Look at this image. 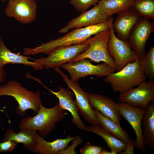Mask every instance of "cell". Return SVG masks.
<instances>
[{
  "label": "cell",
  "mask_w": 154,
  "mask_h": 154,
  "mask_svg": "<svg viewBox=\"0 0 154 154\" xmlns=\"http://www.w3.org/2000/svg\"><path fill=\"white\" fill-rule=\"evenodd\" d=\"M135 0H101L98 4L108 16L120 12L133 6Z\"/></svg>",
  "instance_id": "24"
},
{
  "label": "cell",
  "mask_w": 154,
  "mask_h": 154,
  "mask_svg": "<svg viewBox=\"0 0 154 154\" xmlns=\"http://www.w3.org/2000/svg\"><path fill=\"white\" fill-rule=\"evenodd\" d=\"M1 0L2 2H5L7 1L8 0Z\"/></svg>",
  "instance_id": "33"
},
{
  "label": "cell",
  "mask_w": 154,
  "mask_h": 154,
  "mask_svg": "<svg viewBox=\"0 0 154 154\" xmlns=\"http://www.w3.org/2000/svg\"><path fill=\"white\" fill-rule=\"evenodd\" d=\"M69 3L75 9L82 13L87 11L91 6L98 3V0H69Z\"/></svg>",
  "instance_id": "27"
},
{
  "label": "cell",
  "mask_w": 154,
  "mask_h": 154,
  "mask_svg": "<svg viewBox=\"0 0 154 154\" xmlns=\"http://www.w3.org/2000/svg\"><path fill=\"white\" fill-rule=\"evenodd\" d=\"M37 133L36 131L30 129H20L18 133H16L10 128L7 131L2 141L11 140L22 143L26 149L31 151L36 144Z\"/></svg>",
  "instance_id": "21"
},
{
  "label": "cell",
  "mask_w": 154,
  "mask_h": 154,
  "mask_svg": "<svg viewBox=\"0 0 154 154\" xmlns=\"http://www.w3.org/2000/svg\"><path fill=\"white\" fill-rule=\"evenodd\" d=\"M112 27L117 38L124 40H128L133 27L142 16L133 7L128 8L117 14Z\"/></svg>",
  "instance_id": "16"
},
{
  "label": "cell",
  "mask_w": 154,
  "mask_h": 154,
  "mask_svg": "<svg viewBox=\"0 0 154 154\" xmlns=\"http://www.w3.org/2000/svg\"><path fill=\"white\" fill-rule=\"evenodd\" d=\"M59 90L55 92L46 87L50 92L58 99L60 105L65 110L68 111L72 115L71 121L72 123L80 130L86 131V126L81 119L78 112L75 102L72 99L71 91L58 86Z\"/></svg>",
  "instance_id": "17"
},
{
  "label": "cell",
  "mask_w": 154,
  "mask_h": 154,
  "mask_svg": "<svg viewBox=\"0 0 154 154\" xmlns=\"http://www.w3.org/2000/svg\"><path fill=\"white\" fill-rule=\"evenodd\" d=\"M60 67L68 72L70 76V80L73 82H77L79 79L88 76H106L116 71L105 63L95 65L86 58L74 62H68Z\"/></svg>",
  "instance_id": "6"
},
{
  "label": "cell",
  "mask_w": 154,
  "mask_h": 154,
  "mask_svg": "<svg viewBox=\"0 0 154 154\" xmlns=\"http://www.w3.org/2000/svg\"><path fill=\"white\" fill-rule=\"evenodd\" d=\"M86 131L94 133L101 137L107 143V146L120 154L125 149L127 143L114 135L105 131L101 126H86Z\"/></svg>",
  "instance_id": "22"
},
{
  "label": "cell",
  "mask_w": 154,
  "mask_h": 154,
  "mask_svg": "<svg viewBox=\"0 0 154 154\" xmlns=\"http://www.w3.org/2000/svg\"><path fill=\"white\" fill-rule=\"evenodd\" d=\"M132 7L142 17L154 19V0H135Z\"/></svg>",
  "instance_id": "26"
},
{
  "label": "cell",
  "mask_w": 154,
  "mask_h": 154,
  "mask_svg": "<svg viewBox=\"0 0 154 154\" xmlns=\"http://www.w3.org/2000/svg\"><path fill=\"white\" fill-rule=\"evenodd\" d=\"M111 34L110 28L89 38L84 42L88 44L87 49L68 62H74L83 59H89L95 62H103L116 71L114 61L109 55L107 48Z\"/></svg>",
  "instance_id": "5"
},
{
  "label": "cell",
  "mask_w": 154,
  "mask_h": 154,
  "mask_svg": "<svg viewBox=\"0 0 154 154\" xmlns=\"http://www.w3.org/2000/svg\"><path fill=\"white\" fill-rule=\"evenodd\" d=\"M119 101L124 102L133 106L147 108L154 101V82L149 79L144 81L136 88H132L120 93Z\"/></svg>",
  "instance_id": "10"
},
{
  "label": "cell",
  "mask_w": 154,
  "mask_h": 154,
  "mask_svg": "<svg viewBox=\"0 0 154 154\" xmlns=\"http://www.w3.org/2000/svg\"><path fill=\"white\" fill-rule=\"evenodd\" d=\"M88 44L85 42L58 47L53 50L46 57L34 59L46 69L59 67L68 63L77 56L86 50Z\"/></svg>",
  "instance_id": "7"
},
{
  "label": "cell",
  "mask_w": 154,
  "mask_h": 154,
  "mask_svg": "<svg viewBox=\"0 0 154 154\" xmlns=\"http://www.w3.org/2000/svg\"><path fill=\"white\" fill-rule=\"evenodd\" d=\"M86 94L89 102L94 110L121 126V116L118 103L106 96L87 92Z\"/></svg>",
  "instance_id": "15"
},
{
  "label": "cell",
  "mask_w": 154,
  "mask_h": 154,
  "mask_svg": "<svg viewBox=\"0 0 154 154\" xmlns=\"http://www.w3.org/2000/svg\"><path fill=\"white\" fill-rule=\"evenodd\" d=\"M94 110L101 127L105 131L114 135L126 143L128 142L130 138L126 131L110 119L104 116L98 111Z\"/></svg>",
  "instance_id": "23"
},
{
  "label": "cell",
  "mask_w": 154,
  "mask_h": 154,
  "mask_svg": "<svg viewBox=\"0 0 154 154\" xmlns=\"http://www.w3.org/2000/svg\"><path fill=\"white\" fill-rule=\"evenodd\" d=\"M117 153L114 151L111 150L110 151H109L108 150H103L102 152V154H117Z\"/></svg>",
  "instance_id": "32"
},
{
  "label": "cell",
  "mask_w": 154,
  "mask_h": 154,
  "mask_svg": "<svg viewBox=\"0 0 154 154\" xmlns=\"http://www.w3.org/2000/svg\"><path fill=\"white\" fill-rule=\"evenodd\" d=\"M76 137L68 135L66 138L56 139L53 141L50 142L46 141L43 137L37 133L36 144L31 151L40 154H60L61 151L66 148L69 143Z\"/></svg>",
  "instance_id": "18"
},
{
  "label": "cell",
  "mask_w": 154,
  "mask_h": 154,
  "mask_svg": "<svg viewBox=\"0 0 154 154\" xmlns=\"http://www.w3.org/2000/svg\"><path fill=\"white\" fill-rule=\"evenodd\" d=\"M0 111H2V112H3V110H0Z\"/></svg>",
  "instance_id": "34"
},
{
  "label": "cell",
  "mask_w": 154,
  "mask_h": 154,
  "mask_svg": "<svg viewBox=\"0 0 154 154\" xmlns=\"http://www.w3.org/2000/svg\"><path fill=\"white\" fill-rule=\"evenodd\" d=\"M154 29V22H151L149 18L142 17L130 32L128 42L139 59L145 54L147 40Z\"/></svg>",
  "instance_id": "11"
},
{
  "label": "cell",
  "mask_w": 154,
  "mask_h": 154,
  "mask_svg": "<svg viewBox=\"0 0 154 154\" xmlns=\"http://www.w3.org/2000/svg\"><path fill=\"white\" fill-rule=\"evenodd\" d=\"M142 131L145 147L154 150V101L145 108L143 118Z\"/></svg>",
  "instance_id": "20"
},
{
  "label": "cell",
  "mask_w": 154,
  "mask_h": 154,
  "mask_svg": "<svg viewBox=\"0 0 154 154\" xmlns=\"http://www.w3.org/2000/svg\"><path fill=\"white\" fill-rule=\"evenodd\" d=\"M111 37L107 45L108 52L114 59L117 71L122 69L127 64L139 58L131 48L128 41L119 38L115 34L112 26L110 27Z\"/></svg>",
  "instance_id": "9"
},
{
  "label": "cell",
  "mask_w": 154,
  "mask_h": 154,
  "mask_svg": "<svg viewBox=\"0 0 154 154\" xmlns=\"http://www.w3.org/2000/svg\"><path fill=\"white\" fill-rule=\"evenodd\" d=\"M136 140L130 138L125 150L121 152V154H133L134 153V149L135 146Z\"/></svg>",
  "instance_id": "30"
},
{
  "label": "cell",
  "mask_w": 154,
  "mask_h": 154,
  "mask_svg": "<svg viewBox=\"0 0 154 154\" xmlns=\"http://www.w3.org/2000/svg\"><path fill=\"white\" fill-rule=\"evenodd\" d=\"M113 19L110 17L103 23L83 28H75L64 36L41 44L34 48L26 47L24 49L25 55H36L39 54H48L59 47L79 44L84 42L93 35L110 29Z\"/></svg>",
  "instance_id": "1"
},
{
  "label": "cell",
  "mask_w": 154,
  "mask_h": 154,
  "mask_svg": "<svg viewBox=\"0 0 154 154\" xmlns=\"http://www.w3.org/2000/svg\"><path fill=\"white\" fill-rule=\"evenodd\" d=\"M18 144L17 142L13 141H2L0 142V153L2 152L12 151Z\"/></svg>",
  "instance_id": "29"
},
{
  "label": "cell",
  "mask_w": 154,
  "mask_h": 154,
  "mask_svg": "<svg viewBox=\"0 0 154 154\" xmlns=\"http://www.w3.org/2000/svg\"><path fill=\"white\" fill-rule=\"evenodd\" d=\"M146 78L140 66V59L138 58L120 70L106 76L104 80L111 84L114 92L121 93L139 85L146 81Z\"/></svg>",
  "instance_id": "4"
},
{
  "label": "cell",
  "mask_w": 154,
  "mask_h": 154,
  "mask_svg": "<svg viewBox=\"0 0 154 154\" xmlns=\"http://www.w3.org/2000/svg\"><path fill=\"white\" fill-rule=\"evenodd\" d=\"M37 5L35 0H9L5 10L8 17L28 24L36 19Z\"/></svg>",
  "instance_id": "13"
},
{
  "label": "cell",
  "mask_w": 154,
  "mask_h": 154,
  "mask_svg": "<svg viewBox=\"0 0 154 154\" xmlns=\"http://www.w3.org/2000/svg\"><path fill=\"white\" fill-rule=\"evenodd\" d=\"M120 114L131 125L136 136V148L140 151L145 150L141 122L145 108L133 106L126 103H118Z\"/></svg>",
  "instance_id": "12"
},
{
  "label": "cell",
  "mask_w": 154,
  "mask_h": 154,
  "mask_svg": "<svg viewBox=\"0 0 154 154\" xmlns=\"http://www.w3.org/2000/svg\"><path fill=\"white\" fill-rule=\"evenodd\" d=\"M67 114L59 103L50 108L44 107L41 104L36 115L22 119L19 127L20 129H30L38 131L40 135L46 137L54 130L56 123L63 119Z\"/></svg>",
  "instance_id": "2"
},
{
  "label": "cell",
  "mask_w": 154,
  "mask_h": 154,
  "mask_svg": "<svg viewBox=\"0 0 154 154\" xmlns=\"http://www.w3.org/2000/svg\"><path fill=\"white\" fill-rule=\"evenodd\" d=\"M54 70L62 77L64 82L68 88L74 93L76 97L75 103L78 113L82 116L85 121L93 126H101V124L95 113L94 110L90 105L86 92L77 82H73L69 78L59 67Z\"/></svg>",
  "instance_id": "8"
},
{
  "label": "cell",
  "mask_w": 154,
  "mask_h": 154,
  "mask_svg": "<svg viewBox=\"0 0 154 154\" xmlns=\"http://www.w3.org/2000/svg\"><path fill=\"white\" fill-rule=\"evenodd\" d=\"M3 96H11L15 99L18 104L16 112L21 116L25 115L29 109L32 110L36 114L42 104L38 91L36 92L29 91L15 80H10L0 86V97Z\"/></svg>",
  "instance_id": "3"
},
{
  "label": "cell",
  "mask_w": 154,
  "mask_h": 154,
  "mask_svg": "<svg viewBox=\"0 0 154 154\" xmlns=\"http://www.w3.org/2000/svg\"><path fill=\"white\" fill-rule=\"evenodd\" d=\"M6 73L3 68H0V85L6 80Z\"/></svg>",
  "instance_id": "31"
},
{
  "label": "cell",
  "mask_w": 154,
  "mask_h": 154,
  "mask_svg": "<svg viewBox=\"0 0 154 154\" xmlns=\"http://www.w3.org/2000/svg\"><path fill=\"white\" fill-rule=\"evenodd\" d=\"M104 148L100 146L92 145L90 142H87L83 147L80 150L81 154H102Z\"/></svg>",
  "instance_id": "28"
},
{
  "label": "cell",
  "mask_w": 154,
  "mask_h": 154,
  "mask_svg": "<svg viewBox=\"0 0 154 154\" xmlns=\"http://www.w3.org/2000/svg\"><path fill=\"white\" fill-rule=\"evenodd\" d=\"M34 59L26 56L20 55L19 53H14L7 47L3 40L0 37V68L9 64H21L29 66L35 70H41L44 67L40 64L35 62L29 61L28 59Z\"/></svg>",
  "instance_id": "19"
},
{
  "label": "cell",
  "mask_w": 154,
  "mask_h": 154,
  "mask_svg": "<svg viewBox=\"0 0 154 154\" xmlns=\"http://www.w3.org/2000/svg\"><path fill=\"white\" fill-rule=\"evenodd\" d=\"M109 17L104 12L98 4L91 9L82 12L77 17L72 19L59 31L60 33H67L73 28H81L95 25L105 22Z\"/></svg>",
  "instance_id": "14"
},
{
  "label": "cell",
  "mask_w": 154,
  "mask_h": 154,
  "mask_svg": "<svg viewBox=\"0 0 154 154\" xmlns=\"http://www.w3.org/2000/svg\"><path fill=\"white\" fill-rule=\"evenodd\" d=\"M140 64L146 77H154V47H151L147 52L140 59Z\"/></svg>",
  "instance_id": "25"
}]
</instances>
